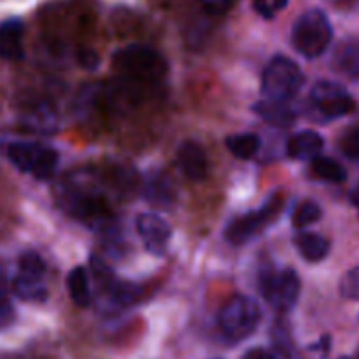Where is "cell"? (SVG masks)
I'll list each match as a JSON object with an SVG mask.
<instances>
[{"instance_id": "7a4b0ae2", "label": "cell", "mask_w": 359, "mask_h": 359, "mask_svg": "<svg viewBox=\"0 0 359 359\" xmlns=\"http://www.w3.org/2000/svg\"><path fill=\"white\" fill-rule=\"evenodd\" d=\"M333 39V27L326 13L310 9L296 20L291 30V44L302 57L317 58L327 50Z\"/></svg>"}, {"instance_id": "836d02e7", "label": "cell", "mask_w": 359, "mask_h": 359, "mask_svg": "<svg viewBox=\"0 0 359 359\" xmlns=\"http://www.w3.org/2000/svg\"><path fill=\"white\" fill-rule=\"evenodd\" d=\"M340 359H348V358H340Z\"/></svg>"}, {"instance_id": "1f68e13d", "label": "cell", "mask_w": 359, "mask_h": 359, "mask_svg": "<svg viewBox=\"0 0 359 359\" xmlns=\"http://www.w3.org/2000/svg\"><path fill=\"white\" fill-rule=\"evenodd\" d=\"M351 201H352V205L358 206V208H359V184L355 185L354 189H352V192H351Z\"/></svg>"}, {"instance_id": "e0dca14e", "label": "cell", "mask_w": 359, "mask_h": 359, "mask_svg": "<svg viewBox=\"0 0 359 359\" xmlns=\"http://www.w3.org/2000/svg\"><path fill=\"white\" fill-rule=\"evenodd\" d=\"M333 69L347 78H359V41H345L337 48Z\"/></svg>"}, {"instance_id": "83f0119b", "label": "cell", "mask_w": 359, "mask_h": 359, "mask_svg": "<svg viewBox=\"0 0 359 359\" xmlns=\"http://www.w3.org/2000/svg\"><path fill=\"white\" fill-rule=\"evenodd\" d=\"M78 62L81 64V67L88 69V71H94L101 64V58H99V55L94 50H79Z\"/></svg>"}, {"instance_id": "f546056e", "label": "cell", "mask_w": 359, "mask_h": 359, "mask_svg": "<svg viewBox=\"0 0 359 359\" xmlns=\"http://www.w3.org/2000/svg\"><path fill=\"white\" fill-rule=\"evenodd\" d=\"M241 359H275V355L269 351H266V348L254 347L248 348V351L241 355Z\"/></svg>"}, {"instance_id": "ac0fdd59", "label": "cell", "mask_w": 359, "mask_h": 359, "mask_svg": "<svg viewBox=\"0 0 359 359\" xmlns=\"http://www.w3.org/2000/svg\"><path fill=\"white\" fill-rule=\"evenodd\" d=\"M41 147L39 143H30V141H16L11 143L8 148V157L20 171L30 172L32 171L34 164H36L37 157H39Z\"/></svg>"}, {"instance_id": "7c38bea8", "label": "cell", "mask_w": 359, "mask_h": 359, "mask_svg": "<svg viewBox=\"0 0 359 359\" xmlns=\"http://www.w3.org/2000/svg\"><path fill=\"white\" fill-rule=\"evenodd\" d=\"M324 147V140L316 130H299L287 141V155L298 161L316 158Z\"/></svg>"}, {"instance_id": "cb8c5ba5", "label": "cell", "mask_w": 359, "mask_h": 359, "mask_svg": "<svg viewBox=\"0 0 359 359\" xmlns=\"http://www.w3.org/2000/svg\"><path fill=\"white\" fill-rule=\"evenodd\" d=\"M320 217H323V210H320V206L317 203L303 201L296 206L291 220L296 229H305V227L316 224Z\"/></svg>"}, {"instance_id": "30bf717a", "label": "cell", "mask_w": 359, "mask_h": 359, "mask_svg": "<svg viewBox=\"0 0 359 359\" xmlns=\"http://www.w3.org/2000/svg\"><path fill=\"white\" fill-rule=\"evenodd\" d=\"M23 34L25 25L20 18H9L0 23V58L18 62L25 57Z\"/></svg>"}, {"instance_id": "2e32d148", "label": "cell", "mask_w": 359, "mask_h": 359, "mask_svg": "<svg viewBox=\"0 0 359 359\" xmlns=\"http://www.w3.org/2000/svg\"><path fill=\"white\" fill-rule=\"evenodd\" d=\"M294 245L299 255L309 262H319L330 254V241L317 233L302 231V233L296 234Z\"/></svg>"}, {"instance_id": "277c9868", "label": "cell", "mask_w": 359, "mask_h": 359, "mask_svg": "<svg viewBox=\"0 0 359 359\" xmlns=\"http://www.w3.org/2000/svg\"><path fill=\"white\" fill-rule=\"evenodd\" d=\"M261 323V306L254 298L236 294L226 302L219 313V326L231 341H241L250 337Z\"/></svg>"}, {"instance_id": "8fae6325", "label": "cell", "mask_w": 359, "mask_h": 359, "mask_svg": "<svg viewBox=\"0 0 359 359\" xmlns=\"http://www.w3.org/2000/svg\"><path fill=\"white\" fill-rule=\"evenodd\" d=\"M13 292H15L16 298H20L22 302H46L48 289L46 284H44V275L29 273V271L18 269L16 277L13 278Z\"/></svg>"}, {"instance_id": "44dd1931", "label": "cell", "mask_w": 359, "mask_h": 359, "mask_svg": "<svg viewBox=\"0 0 359 359\" xmlns=\"http://www.w3.org/2000/svg\"><path fill=\"white\" fill-rule=\"evenodd\" d=\"M312 172L317 178L326 180L331 184H341L347 178V171L340 162L331 157H320V155L312 158Z\"/></svg>"}, {"instance_id": "ba28073f", "label": "cell", "mask_w": 359, "mask_h": 359, "mask_svg": "<svg viewBox=\"0 0 359 359\" xmlns=\"http://www.w3.org/2000/svg\"><path fill=\"white\" fill-rule=\"evenodd\" d=\"M136 229L150 254L162 255L171 240V227L157 213H141L136 220Z\"/></svg>"}, {"instance_id": "7402d4cb", "label": "cell", "mask_w": 359, "mask_h": 359, "mask_svg": "<svg viewBox=\"0 0 359 359\" xmlns=\"http://www.w3.org/2000/svg\"><path fill=\"white\" fill-rule=\"evenodd\" d=\"M106 294L109 296V299H111L115 305L129 306L137 302V298H140L141 294V287L137 284H134V282L115 280L111 287L106 291Z\"/></svg>"}, {"instance_id": "484cf974", "label": "cell", "mask_w": 359, "mask_h": 359, "mask_svg": "<svg viewBox=\"0 0 359 359\" xmlns=\"http://www.w3.org/2000/svg\"><path fill=\"white\" fill-rule=\"evenodd\" d=\"M340 292L347 299H359V266L348 269L341 277Z\"/></svg>"}, {"instance_id": "603a6c76", "label": "cell", "mask_w": 359, "mask_h": 359, "mask_svg": "<svg viewBox=\"0 0 359 359\" xmlns=\"http://www.w3.org/2000/svg\"><path fill=\"white\" fill-rule=\"evenodd\" d=\"M58 165V151L53 148L43 147L39 157H37L36 164H34L30 175L37 180H50L53 172L57 171Z\"/></svg>"}, {"instance_id": "ffe728a7", "label": "cell", "mask_w": 359, "mask_h": 359, "mask_svg": "<svg viewBox=\"0 0 359 359\" xmlns=\"http://www.w3.org/2000/svg\"><path fill=\"white\" fill-rule=\"evenodd\" d=\"M226 147L234 157L247 161V158H252L257 154L259 148H261V140H259L257 134H234V136L227 137Z\"/></svg>"}, {"instance_id": "4316f807", "label": "cell", "mask_w": 359, "mask_h": 359, "mask_svg": "<svg viewBox=\"0 0 359 359\" xmlns=\"http://www.w3.org/2000/svg\"><path fill=\"white\" fill-rule=\"evenodd\" d=\"M16 312L9 299V292H0V331L8 330L15 324Z\"/></svg>"}, {"instance_id": "f1b7e54d", "label": "cell", "mask_w": 359, "mask_h": 359, "mask_svg": "<svg viewBox=\"0 0 359 359\" xmlns=\"http://www.w3.org/2000/svg\"><path fill=\"white\" fill-rule=\"evenodd\" d=\"M254 9L266 20H271L275 15L273 0H254Z\"/></svg>"}, {"instance_id": "5bb4252c", "label": "cell", "mask_w": 359, "mask_h": 359, "mask_svg": "<svg viewBox=\"0 0 359 359\" xmlns=\"http://www.w3.org/2000/svg\"><path fill=\"white\" fill-rule=\"evenodd\" d=\"M144 198L151 206L158 210H169L176 203V191L168 176L154 175L147 182L144 187Z\"/></svg>"}, {"instance_id": "9c48e42d", "label": "cell", "mask_w": 359, "mask_h": 359, "mask_svg": "<svg viewBox=\"0 0 359 359\" xmlns=\"http://www.w3.org/2000/svg\"><path fill=\"white\" fill-rule=\"evenodd\" d=\"M176 158H178V165L189 180L199 182L208 172V158H206L205 148L196 141L187 140L178 147L176 151Z\"/></svg>"}, {"instance_id": "8992f818", "label": "cell", "mask_w": 359, "mask_h": 359, "mask_svg": "<svg viewBox=\"0 0 359 359\" xmlns=\"http://www.w3.org/2000/svg\"><path fill=\"white\" fill-rule=\"evenodd\" d=\"M259 289L275 312L287 313L289 310L294 309L296 302H298L302 282H299L296 269L292 268H284L280 271L262 269L261 277H259Z\"/></svg>"}, {"instance_id": "52a82bcc", "label": "cell", "mask_w": 359, "mask_h": 359, "mask_svg": "<svg viewBox=\"0 0 359 359\" xmlns=\"http://www.w3.org/2000/svg\"><path fill=\"white\" fill-rule=\"evenodd\" d=\"M310 102L324 118H340L354 111L355 102L340 83L317 81L310 90Z\"/></svg>"}, {"instance_id": "3957f363", "label": "cell", "mask_w": 359, "mask_h": 359, "mask_svg": "<svg viewBox=\"0 0 359 359\" xmlns=\"http://www.w3.org/2000/svg\"><path fill=\"white\" fill-rule=\"evenodd\" d=\"M305 83L302 69L291 58L277 55L264 67L261 78V94L264 99L287 102L298 94Z\"/></svg>"}, {"instance_id": "d6a6232c", "label": "cell", "mask_w": 359, "mask_h": 359, "mask_svg": "<svg viewBox=\"0 0 359 359\" xmlns=\"http://www.w3.org/2000/svg\"><path fill=\"white\" fill-rule=\"evenodd\" d=\"M287 2H289V0H273L275 13H277V11H282V9L287 8Z\"/></svg>"}, {"instance_id": "5b68a950", "label": "cell", "mask_w": 359, "mask_h": 359, "mask_svg": "<svg viewBox=\"0 0 359 359\" xmlns=\"http://www.w3.org/2000/svg\"><path fill=\"white\" fill-rule=\"evenodd\" d=\"M284 196L275 192L268 198V201L261 206L257 212L245 213V215L234 217L224 229V238L231 245H243L257 236L262 229L273 222L277 217H280L284 210Z\"/></svg>"}, {"instance_id": "6da1fadb", "label": "cell", "mask_w": 359, "mask_h": 359, "mask_svg": "<svg viewBox=\"0 0 359 359\" xmlns=\"http://www.w3.org/2000/svg\"><path fill=\"white\" fill-rule=\"evenodd\" d=\"M113 65L122 78L141 83L161 81L168 72V62L158 51L144 44H129L113 57Z\"/></svg>"}, {"instance_id": "9a60e30c", "label": "cell", "mask_w": 359, "mask_h": 359, "mask_svg": "<svg viewBox=\"0 0 359 359\" xmlns=\"http://www.w3.org/2000/svg\"><path fill=\"white\" fill-rule=\"evenodd\" d=\"M252 111L264 120L266 123L275 127H289L294 122L296 115L292 108H289L287 102L269 101V99H262V101L255 102L252 106Z\"/></svg>"}, {"instance_id": "d4e9b609", "label": "cell", "mask_w": 359, "mask_h": 359, "mask_svg": "<svg viewBox=\"0 0 359 359\" xmlns=\"http://www.w3.org/2000/svg\"><path fill=\"white\" fill-rule=\"evenodd\" d=\"M338 148L341 154L351 161H359V126L345 130L338 141Z\"/></svg>"}, {"instance_id": "4fadbf2b", "label": "cell", "mask_w": 359, "mask_h": 359, "mask_svg": "<svg viewBox=\"0 0 359 359\" xmlns=\"http://www.w3.org/2000/svg\"><path fill=\"white\" fill-rule=\"evenodd\" d=\"M22 122L32 133L50 134L57 129V115L46 102H37L23 109Z\"/></svg>"}, {"instance_id": "d6986e66", "label": "cell", "mask_w": 359, "mask_h": 359, "mask_svg": "<svg viewBox=\"0 0 359 359\" xmlns=\"http://www.w3.org/2000/svg\"><path fill=\"white\" fill-rule=\"evenodd\" d=\"M67 291L72 302L78 306H88L92 302V292H90V282L86 269L81 266H76L67 275Z\"/></svg>"}, {"instance_id": "4dcf8cb0", "label": "cell", "mask_w": 359, "mask_h": 359, "mask_svg": "<svg viewBox=\"0 0 359 359\" xmlns=\"http://www.w3.org/2000/svg\"><path fill=\"white\" fill-rule=\"evenodd\" d=\"M0 292H9L8 273H6V268L2 264H0Z\"/></svg>"}]
</instances>
